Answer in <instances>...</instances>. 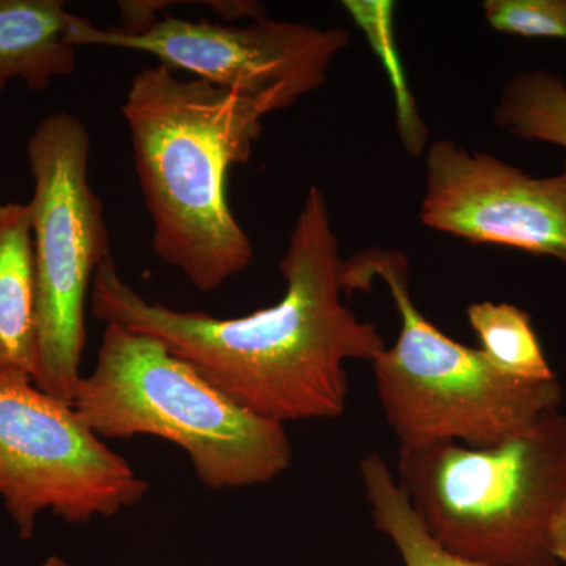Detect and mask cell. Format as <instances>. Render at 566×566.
Segmentation results:
<instances>
[{
	"label": "cell",
	"mask_w": 566,
	"mask_h": 566,
	"mask_svg": "<svg viewBox=\"0 0 566 566\" xmlns=\"http://www.w3.org/2000/svg\"><path fill=\"white\" fill-rule=\"evenodd\" d=\"M344 263L326 193L314 185L282 256L277 304L240 318L174 311L133 290L109 255L93 279L92 314L158 338L263 419H337L348 400L345 364L374 363L387 348L374 324L344 303Z\"/></svg>",
	"instance_id": "1"
},
{
	"label": "cell",
	"mask_w": 566,
	"mask_h": 566,
	"mask_svg": "<svg viewBox=\"0 0 566 566\" xmlns=\"http://www.w3.org/2000/svg\"><path fill=\"white\" fill-rule=\"evenodd\" d=\"M359 469L375 527L392 539L405 566H482L450 553L436 542L385 458L370 453L360 460Z\"/></svg>",
	"instance_id": "12"
},
{
	"label": "cell",
	"mask_w": 566,
	"mask_h": 566,
	"mask_svg": "<svg viewBox=\"0 0 566 566\" xmlns=\"http://www.w3.org/2000/svg\"><path fill=\"white\" fill-rule=\"evenodd\" d=\"M41 566H69V564H66L65 560H62L61 557L52 556L50 558H46V560H44V564Z\"/></svg>",
	"instance_id": "17"
},
{
	"label": "cell",
	"mask_w": 566,
	"mask_h": 566,
	"mask_svg": "<svg viewBox=\"0 0 566 566\" xmlns=\"http://www.w3.org/2000/svg\"><path fill=\"white\" fill-rule=\"evenodd\" d=\"M91 134L76 115L55 112L28 142L33 193L36 352L32 381L73 405L85 345V304L111 255L102 199L88 178Z\"/></svg>",
	"instance_id": "6"
},
{
	"label": "cell",
	"mask_w": 566,
	"mask_h": 566,
	"mask_svg": "<svg viewBox=\"0 0 566 566\" xmlns=\"http://www.w3.org/2000/svg\"><path fill=\"white\" fill-rule=\"evenodd\" d=\"M403 253L368 249L344 263V292H365L379 277L392 294L400 334L374 360L379 403L400 447L455 441L501 444L527 433L562 403L557 379L526 381L506 374L482 348H471L428 322L409 292Z\"/></svg>",
	"instance_id": "4"
},
{
	"label": "cell",
	"mask_w": 566,
	"mask_h": 566,
	"mask_svg": "<svg viewBox=\"0 0 566 566\" xmlns=\"http://www.w3.org/2000/svg\"><path fill=\"white\" fill-rule=\"evenodd\" d=\"M468 318L483 352L506 374L526 381L556 379L523 308L483 301L469 305Z\"/></svg>",
	"instance_id": "14"
},
{
	"label": "cell",
	"mask_w": 566,
	"mask_h": 566,
	"mask_svg": "<svg viewBox=\"0 0 566 566\" xmlns=\"http://www.w3.org/2000/svg\"><path fill=\"white\" fill-rule=\"evenodd\" d=\"M35 262L29 203H0V370L35 367Z\"/></svg>",
	"instance_id": "11"
},
{
	"label": "cell",
	"mask_w": 566,
	"mask_h": 566,
	"mask_svg": "<svg viewBox=\"0 0 566 566\" xmlns=\"http://www.w3.org/2000/svg\"><path fill=\"white\" fill-rule=\"evenodd\" d=\"M73 14L62 0H0V93L20 80L43 92L76 71L66 32Z\"/></svg>",
	"instance_id": "10"
},
{
	"label": "cell",
	"mask_w": 566,
	"mask_h": 566,
	"mask_svg": "<svg viewBox=\"0 0 566 566\" xmlns=\"http://www.w3.org/2000/svg\"><path fill=\"white\" fill-rule=\"evenodd\" d=\"M73 408L99 438L155 436L189 455L211 490L263 485L293 460L282 423L253 415L151 335L107 323Z\"/></svg>",
	"instance_id": "3"
},
{
	"label": "cell",
	"mask_w": 566,
	"mask_h": 566,
	"mask_svg": "<svg viewBox=\"0 0 566 566\" xmlns=\"http://www.w3.org/2000/svg\"><path fill=\"white\" fill-rule=\"evenodd\" d=\"M494 120L521 139L546 142L566 150L565 82L545 70L517 73L505 82Z\"/></svg>",
	"instance_id": "13"
},
{
	"label": "cell",
	"mask_w": 566,
	"mask_h": 566,
	"mask_svg": "<svg viewBox=\"0 0 566 566\" xmlns=\"http://www.w3.org/2000/svg\"><path fill=\"white\" fill-rule=\"evenodd\" d=\"M398 483L439 545L482 566H560L549 531L566 499V416L501 444L400 447Z\"/></svg>",
	"instance_id": "5"
},
{
	"label": "cell",
	"mask_w": 566,
	"mask_h": 566,
	"mask_svg": "<svg viewBox=\"0 0 566 566\" xmlns=\"http://www.w3.org/2000/svg\"><path fill=\"white\" fill-rule=\"evenodd\" d=\"M293 104L279 92L240 95L169 66L134 74L122 114L153 222V251L200 292L219 289L253 259L229 202V174L249 163L263 118Z\"/></svg>",
	"instance_id": "2"
},
{
	"label": "cell",
	"mask_w": 566,
	"mask_h": 566,
	"mask_svg": "<svg viewBox=\"0 0 566 566\" xmlns=\"http://www.w3.org/2000/svg\"><path fill=\"white\" fill-rule=\"evenodd\" d=\"M483 11L494 31L566 40V0H486Z\"/></svg>",
	"instance_id": "15"
},
{
	"label": "cell",
	"mask_w": 566,
	"mask_h": 566,
	"mask_svg": "<svg viewBox=\"0 0 566 566\" xmlns=\"http://www.w3.org/2000/svg\"><path fill=\"white\" fill-rule=\"evenodd\" d=\"M420 219L471 244L520 249L566 264V170L535 178L490 153L436 140L424 158Z\"/></svg>",
	"instance_id": "9"
},
{
	"label": "cell",
	"mask_w": 566,
	"mask_h": 566,
	"mask_svg": "<svg viewBox=\"0 0 566 566\" xmlns=\"http://www.w3.org/2000/svg\"><path fill=\"white\" fill-rule=\"evenodd\" d=\"M549 543L554 557L566 564V499L551 524Z\"/></svg>",
	"instance_id": "16"
},
{
	"label": "cell",
	"mask_w": 566,
	"mask_h": 566,
	"mask_svg": "<svg viewBox=\"0 0 566 566\" xmlns=\"http://www.w3.org/2000/svg\"><path fill=\"white\" fill-rule=\"evenodd\" d=\"M71 46H104L145 52L170 70H185L240 95L279 92L294 104L318 91L337 55L348 48L346 29L260 18L251 24H212L159 14L139 32L118 25L99 29L73 14L66 32Z\"/></svg>",
	"instance_id": "8"
},
{
	"label": "cell",
	"mask_w": 566,
	"mask_h": 566,
	"mask_svg": "<svg viewBox=\"0 0 566 566\" xmlns=\"http://www.w3.org/2000/svg\"><path fill=\"white\" fill-rule=\"evenodd\" d=\"M148 485L104 444L73 405L0 370V499L22 539L41 513L88 524L139 504Z\"/></svg>",
	"instance_id": "7"
}]
</instances>
